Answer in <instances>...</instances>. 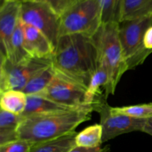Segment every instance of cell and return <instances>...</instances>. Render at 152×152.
Wrapping results in <instances>:
<instances>
[{
    "label": "cell",
    "instance_id": "14",
    "mask_svg": "<svg viewBox=\"0 0 152 152\" xmlns=\"http://www.w3.org/2000/svg\"><path fill=\"white\" fill-rule=\"evenodd\" d=\"M28 95L22 91L9 90L0 93V106L11 114L22 115L27 105Z\"/></svg>",
    "mask_w": 152,
    "mask_h": 152
},
{
    "label": "cell",
    "instance_id": "22",
    "mask_svg": "<svg viewBox=\"0 0 152 152\" xmlns=\"http://www.w3.org/2000/svg\"><path fill=\"white\" fill-rule=\"evenodd\" d=\"M34 145L35 144L29 141L19 139L0 145V152H31Z\"/></svg>",
    "mask_w": 152,
    "mask_h": 152
},
{
    "label": "cell",
    "instance_id": "12",
    "mask_svg": "<svg viewBox=\"0 0 152 152\" xmlns=\"http://www.w3.org/2000/svg\"><path fill=\"white\" fill-rule=\"evenodd\" d=\"M74 109H77V108H70V107L61 105L39 95H28L26 108L21 117L23 118V117L35 115V114L69 111V110Z\"/></svg>",
    "mask_w": 152,
    "mask_h": 152
},
{
    "label": "cell",
    "instance_id": "1",
    "mask_svg": "<svg viewBox=\"0 0 152 152\" xmlns=\"http://www.w3.org/2000/svg\"><path fill=\"white\" fill-rule=\"evenodd\" d=\"M52 65L56 75L87 89L99 65V52L94 37L83 34L59 37Z\"/></svg>",
    "mask_w": 152,
    "mask_h": 152
},
{
    "label": "cell",
    "instance_id": "26",
    "mask_svg": "<svg viewBox=\"0 0 152 152\" xmlns=\"http://www.w3.org/2000/svg\"><path fill=\"white\" fill-rule=\"evenodd\" d=\"M142 132L152 136V118L146 120Z\"/></svg>",
    "mask_w": 152,
    "mask_h": 152
},
{
    "label": "cell",
    "instance_id": "16",
    "mask_svg": "<svg viewBox=\"0 0 152 152\" xmlns=\"http://www.w3.org/2000/svg\"><path fill=\"white\" fill-rule=\"evenodd\" d=\"M150 15H152V0H124L120 22Z\"/></svg>",
    "mask_w": 152,
    "mask_h": 152
},
{
    "label": "cell",
    "instance_id": "11",
    "mask_svg": "<svg viewBox=\"0 0 152 152\" xmlns=\"http://www.w3.org/2000/svg\"><path fill=\"white\" fill-rule=\"evenodd\" d=\"M24 47L31 57L53 58L55 48L42 33L34 27L22 22Z\"/></svg>",
    "mask_w": 152,
    "mask_h": 152
},
{
    "label": "cell",
    "instance_id": "4",
    "mask_svg": "<svg viewBox=\"0 0 152 152\" xmlns=\"http://www.w3.org/2000/svg\"><path fill=\"white\" fill-rule=\"evenodd\" d=\"M152 25V15L119 23V37L128 71L142 65L152 50L144 45V37Z\"/></svg>",
    "mask_w": 152,
    "mask_h": 152
},
{
    "label": "cell",
    "instance_id": "15",
    "mask_svg": "<svg viewBox=\"0 0 152 152\" xmlns=\"http://www.w3.org/2000/svg\"><path fill=\"white\" fill-rule=\"evenodd\" d=\"M77 132L46 142L35 144L31 152H68L76 146L75 137Z\"/></svg>",
    "mask_w": 152,
    "mask_h": 152
},
{
    "label": "cell",
    "instance_id": "18",
    "mask_svg": "<svg viewBox=\"0 0 152 152\" xmlns=\"http://www.w3.org/2000/svg\"><path fill=\"white\" fill-rule=\"evenodd\" d=\"M30 57L31 56L28 54L24 47L23 28L22 22L20 19L12 36L7 59L13 63H19L26 60Z\"/></svg>",
    "mask_w": 152,
    "mask_h": 152
},
{
    "label": "cell",
    "instance_id": "27",
    "mask_svg": "<svg viewBox=\"0 0 152 152\" xmlns=\"http://www.w3.org/2000/svg\"><path fill=\"white\" fill-rule=\"evenodd\" d=\"M5 1V0H1V2L2 1ZM10 1H16V2L21 3V4H23V3H26V2H31V1H37V0H10Z\"/></svg>",
    "mask_w": 152,
    "mask_h": 152
},
{
    "label": "cell",
    "instance_id": "17",
    "mask_svg": "<svg viewBox=\"0 0 152 152\" xmlns=\"http://www.w3.org/2000/svg\"><path fill=\"white\" fill-rule=\"evenodd\" d=\"M103 137V131L101 124H94L86 128L77 133L75 137L76 146L84 148H98L101 147Z\"/></svg>",
    "mask_w": 152,
    "mask_h": 152
},
{
    "label": "cell",
    "instance_id": "19",
    "mask_svg": "<svg viewBox=\"0 0 152 152\" xmlns=\"http://www.w3.org/2000/svg\"><path fill=\"white\" fill-rule=\"evenodd\" d=\"M56 75L53 65L48 67L32 77L22 91L27 95H38L45 90Z\"/></svg>",
    "mask_w": 152,
    "mask_h": 152
},
{
    "label": "cell",
    "instance_id": "20",
    "mask_svg": "<svg viewBox=\"0 0 152 152\" xmlns=\"http://www.w3.org/2000/svg\"><path fill=\"white\" fill-rule=\"evenodd\" d=\"M102 23H120L124 0H99Z\"/></svg>",
    "mask_w": 152,
    "mask_h": 152
},
{
    "label": "cell",
    "instance_id": "21",
    "mask_svg": "<svg viewBox=\"0 0 152 152\" xmlns=\"http://www.w3.org/2000/svg\"><path fill=\"white\" fill-rule=\"evenodd\" d=\"M111 111L114 114H120L140 120L152 118V102L127 105L121 107H112Z\"/></svg>",
    "mask_w": 152,
    "mask_h": 152
},
{
    "label": "cell",
    "instance_id": "25",
    "mask_svg": "<svg viewBox=\"0 0 152 152\" xmlns=\"http://www.w3.org/2000/svg\"><path fill=\"white\" fill-rule=\"evenodd\" d=\"M105 148H101V147H98V148H84V147H79L75 146L72 149L70 150L68 152H102L104 151Z\"/></svg>",
    "mask_w": 152,
    "mask_h": 152
},
{
    "label": "cell",
    "instance_id": "24",
    "mask_svg": "<svg viewBox=\"0 0 152 152\" xmlns=\"http://www.w3.org/2000/svg\"><path fill=\"white\" fill-rule=\"evenodd\" d=\"M144 45L148 50H152V25L148 28L145 34Z\"/></svg>",
    "mask_w": 152,
    "mask_h": 152
},
{
    "label": "cell",
    "instance_id": "7",
    "mask_svg": "<svg viewBox=\"0 0 152 152\" xmlns=\"http://www.w3.org/2000/svg\"><path fill=\"white\" fill-rule=\"evenodd\" d=\"M20 19L41 31L56 48L60 37L61 16L48 4L40 1L23 3Z\"/></svg>",
    "mask_w": 152,
    "mask_h": 152
},
{
    "label": "cell",
    "instance_id": "2",
    "mask_svg": "<svg viewBox=\"0 0 152 152\" xmlns=\"http://www.w3.org/2000/svg\"><path fill=\"white\" fill-rule=\"evenodd\" d=\"M93 111V106L88 105L22 117L18 129L19 138L37 144L69 134L80 124L90 120Z\"/></svg>",
    "mask_w": 152,
    "mask_h": 152
},
{
    "label": "cell",
    "instance_id": "9",
    "mask_svg": "<svg viewBox=\"0 0 152 152\" xmlns=\"http://www.w3.org/2000/svg\"><path fill=\"white\" fill-rule=\"evenodd\" d=\"M86 90L80 85L56 74L45 90L38 95L61 105L78 108L88 106L86 104Z\"/></svg>",
    "mask_w": 152,
    "mask_h": 152
},
{
    "label": "cell",
    "instance_id": "23",
    "mask_svg": "<svg viewBox=\"0 0 152 152\" xmlns=\"http://www.w3.org/2000/svg\"><path fill=\"white\" fill-rule=\"evenodd\" d=\"M48 4L57 14L62 16L79 0H37Z\"/></svg>",
    "mask_w": 152,
    "mask_h": 152
},
{
    "label": "cell",
    "instance_id": "6",
    "mask_svg": "<svg viewBox=\"0 0 152 152\" xmlns=\"http://www.w3.org/2000/svg\"><path fill=\"white\" fill-rule=\"evenodd\" d=\"M53 64V58L30 57L13 63L7 58L0 62V93L9 90L23 91L34 76Z\"/></svg>",
    "mask_w": 152,
    "mask_h": 152
},
{
    "label": "cell",
    "instance_id": "10",
    "mask_svg": "<svg viewBox=\"0 0 152 152\" xmlns=\"http://www.w3.org/2000/svg\"><path fill=\"white\" fill-rule=\"evenodd\" d=\"M22 4L5 0L0 6V45L1 59L7 58L12 36L20 21Z\"/></svg>",
    "mask_w": 152,
    "mask_h": 152
},
{
    "label": "cell",
    "instance_id": "28",
    "mask_svg": "<svg viewBox=\"0 0 152 152\" xmlns=\"http://www.w3.org/2000/svg\"><path fill=\"white\" fill-rule=\"evenodd\" d=\"M109 151H110L109 146H105V148H104V151L102 152H109Z\"/></svg>",
    "mask_w": 152,
    "mask_h": 152
},
{
    "label": "cell",
    "instance_id": "8",
    "mask_svg": "<svg viewBox=\"0 0 152 152\" xmlns=\"http://www.w3.org/2000/svg\"><path fill=\"white\" fill-rule=\"evenodd\" d=\"M92 106L94 111L99 114L100 124L103 131V142L123 134L133 132H142L143 131L146 120H140L123 114H114L111 111V106L107 102L106 98H102L93 104Z\"/></svg>",
    "mask_w": 152,
    "mask_h": 152
},
{
    "label": "cell",
    "instance_id": "13",
    "mask_svg": "<svg viewBox=\"0 0 152 152\" xmlns=\"http://www.w3.org/2000/svg\"><path fill=\"white\" fill-rule=\"evenodd\" d=\"M22 120L21 115L11 114L3 110L0 111V145L19 140V124Z\"/></svg>",
    "mask_w": 152,
    "mask_h": 152
},
{
    "label": "cell",
    "instance_id": "3",
    "mask_svg": "<svg viewBox=\"0 0 152 152\" xmlns=\"http://www.w3.org/2000/svg\"><path fill=\"white\" fill-rule=\"evenodd\" d=\"M93 37L99 52V62L109 75V93L114 94L120 79L128 71L119 37V23H102Z\"/></svg>",
    "mask_w": 152,
    "mask_h": 152
},
{
    "label": "cell",
    "instance_id": "5",
    "mask_svg": "<svg viewBox=\"0 0 152 152\" xmlns=\"http://www.w3.org/2000/svg\"><path fill=\"white\" fill-rule=\"evenodd\" d=\"M102 24L99 0H79L61 16L60 37L83 34L93 37Z\"/></svg>",
    "mask_w": 152,
    "mask_h": 152
}]
</instances>
